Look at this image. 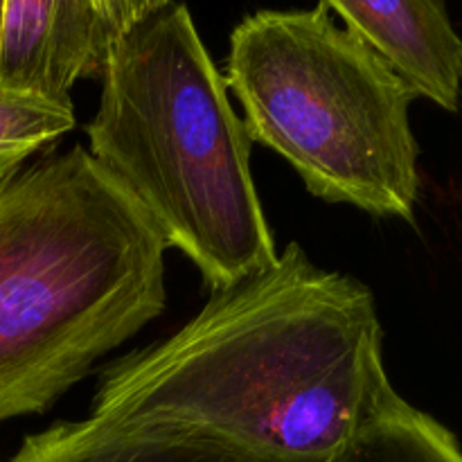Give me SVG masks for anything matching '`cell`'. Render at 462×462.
<instances>
[{
	"instance_id": "6",
	"label": "cell",
	"mask_w": 462,
	"mask_h": 462,
	"mask_svg": "<svg viewBox=\"0 0 462 462\" xmlns=\"http://www.w3.org/2000/svg\"><path fill=\"white\" fill-rule=\"evenodd\" d=\"M406 90L456 111L462 93V39L436 0L325 3Z\"/></svg>"
},
{
	"instance_id": "5",
	"label": "cell",
	"mask_w": 462,
	"mask_h": 462,
	"mask_svg": "<svg viewBox=\"0 0 462 462\" xmlns=\"http://www.w3.org/2000/svg\"><path fill=\"white\" fill-rule=\"evenodd\" d=\"M147 0H0V88L72 102Z\"/></svg>"
},
{
	"instance_id": "9",
	"label": "cell",
	"mask_w": 462,
	"mask_h": 462,
	"mask_svg": "<svg viewBox=\"0 0 462 462\" xmlns=\"http://www.w3.org/2000/svg\"><path fill=\"white\" fill-rule=\"evenodd\" d=\"M75 126L72 102L0 88V176L25 165L36 152Z\"/></svg>"
},
{
	"instance_id": "3",
	"label": "cell",
	"mask_w": 462,
	"mask_h": 462,
	"mask_svg": "<svg viewBox=\"0 0 462 462\" xmlns=\"http://www.w3.org/2000/svg\"><path fill=\"white\" fill-rule=\"evenodd\" d=\"M88 153L212 291L278 260L251 138L180 3L147 0L102 75Z\"/></svg>"
},
{
	"instance_id": "8",
	"label": "cell",
	"mask_w": 462,
	"mask_h": 462,
	"mask_svg": "<svg viewBox=\"0 0 462 462\" xmlns=\"http://www.w3.org/2000/svg\"><path fill=\"white\" fill-rule=\"evenodd\" d=\"M329 462H462V449L449 429L402 402Z\"/></svg>"
},
{
	"instance_id": "7",
	"label": "cell",
	"mask_w": 462,
	"mask_h": 462,
	"mask_svg": "<svg viewBox=\"0 0 462 462\" xmlns=\"http://www.w3.org/2000/svg\"><path fill=\"white\" fill-rule=\"evenodd\" d=\"M9 462H255L199 433L88 418L59 422L23 442Z\"/></svg>"
},
{
	"instance_id": "1",
	"label": "cell",
	"mask_w": 462,
	"mask_h": 462,
	"mask_svg": "<svg viewBox=\"0 0 462 462\" xmlns=\"http://www.w3.org/2000/svg\"><path fill=\"white\" fill-rule=\"evenodd\" d=\"M402 402L373 291L293 242L104 370L90 418L199 433L255 462H329Z\"/></svg>"
},
{
	"instance_id": "2",
	"label": "cell",
	"mask_w": 462,
	"mask_h": 462,
	"mask_svg": "<svg viewBox=\"0 0 462 462\" xmlns=\"http://www.w3.org/2000/svg\"><path fill=\"white\" fill-rule=\"evenodd\" d=\"M165 251L79 144L0 176V424L48 411L161 314Z\"/></svg>"
},
{
	"instance_id": "4",
	"label": "cell",
	"mask_w": 462,
	"mask_h": 462,
	"mask_svg": "<svg viewBox=\"0 0 462 462\" xmlns=\"http://www.w3.org/2000/svg\"><path fill=\"white\" fill-rule=\"evenodd\" d=\"M224 79L251 143L278 152L314 197L413 221V95L337 25L328 5L244 18L230 36Z\"/></svg>"
}]
</instances>
